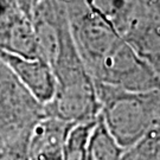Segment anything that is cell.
Listing matches in <instances>:
<instances>
[{
	"label": "cell",
	"instance_id": "1",
	"mask_svg": "<svg viewBox=\"0 0 160 160\" xmlns=\"http://www.w3.org/2000/svg\"><path fill=\"white\" fill-rule=\"evenodd\" d=\"M100 119L125 149L160 127V89L134 92L95 82Z\"/></svg>",
	"mask_w": 160,
	"mask_h": 160
},
{
	"label": "cell",
	"instance_id": "2",
	"mask_svg": "<svg viewBox=\"0 0 160 160\" xmlns=\"http://www.w3.org/2000/svg\"><path fill=\"white\" fill-rule=\"evenodd\" d=\"M45 115L44 104L32 96L0 56V146H29L33 127Z\"/></svg>",
	"mask_w": 160,
	"mask_h": 160
},
{
	"label": "cell",
	"instance_id": "3",
	"mask_svg": "<svg viewBox=\"0 0 160 160\" xmlns=\"http://www.w3.org/2000/svg\"><path fill=\"white\" fill-rule=\"evenodd\" d=\"M0 56L36 100L44 106L51 101L56 92V78L52 68L44 59L25 58L5 52H0Z\"/></svg>",
	"mask_w": 160,
	"mask_h": 160
},
{
	"label": "cell",
	"instance_id": "4",
	"mask_svg": "<svg viewBox=\"0 0 160 160\" xmlns=\"http://www.w3.org/2000/svg\"><path fill=\"white\" fill-rule=\"evenodd\" d=\"M0 52L25 58L39 57L33 25L23 12L0 28Z\"/></svg>",
	"mask_w": 160,
	"mask_h": 160
},
{
	"label": "cell",
	"instance_id": "5",
	"mask_svg": "<svg viewBox=\"0 0 160 160\" xmlns=\"http://www.w3.org/2000/svg\"><path fill=\"white\" fill-rule=\"evenodd\" d=\"M74 123L45 115L40 119L30 134L29 155L46 152H63L64 142Z\"/></svg>",
	"mask_w": 160,
	"mask_h": 160
},
{
	"label": "cell",
	"instance_id": "6",
	"mask_svg": "<svg viewBox=\"0 0 160 160\" xmlns=\"http://www.w3.org/2000/svg\"><path fill=\"white\" fill-rule=\"evenodd\" d=\"M88 151L92 160H120L123 152V148L106 129L100 116L92 132Z\"/></svg>",
	"mask_w": 160,
	"mask_h": 160
},
{
	"label": "cell",
	"instance_id": "7",
	"mask_svg": "<svg viewBox=\"0 0 160 160\" xmlns=\"http://www.w3.org/2000/svg\"><path fill=\"white\" fill-rule=\"evenodd\" d=\"M95 121L76 123L69 132L63 147V160H82L88 153L90 135L96 125Z\"/></svg>",
	"mask_w": 160,
	"mask_h": 160
},
{
	"label": "cell",
	"instance_id": "8",
	"mask_svg": "<svg viewBox=\"0 0 160 160\" xmlns=\"http://www.w3.org/2000/svg\"><path fill=\"white\" fill-rule=\"evenodd\" d=\"M120 160H160V128H154L123 149Z\"/></svg>",
	"mask_w": 160,
	"mask_h": 160
},
{
	"label": "cell",
	"instance_id": "9",
	"mask_svg": "<svg viewBox=\"0 0 160 160\" xmlns=\"http://www.w3.org/2000/svg\"><path fill=\"white\" fill-rule=\"evenodd\" d=\"M0 160H29L28 145L0 146Z\"/></svg>",
	"mask_w": 160,
	"mask_h": 160
},
{
	"label": "cell",
	"instance_id": "10",
	"mask_svg": "<svg viewBox=\"0 0 160 160\" xmlns=\"http://www.w3.org/2000/svg\"><path fill=\"white\" fill-rule=\"evenodd\" d=\"M20 12L14 0H0V28Z\"/></svg>",
	"mask_w": 160,
	"mask_h": 160
},
{
	"label": "cell",
	"instance_id": "11",
	"mask_svg": "<svg viewBox=\"0 0 160 160\" xmlns=\"http://www.w3.org/2000/svg\"><path fill=\"white\" fill-rule=\"evenodd\" d=\"M19 10L23 12L28 18L31 17L32 12L36 8V6L39 4L40 0H14Z\"/></svg>",
	"mask_w": 160,
	"mask_h": 160
},
{
	"label": "cell",
	"instance_id": "12",
	"mask_svg": "<svg viewBox=\"0 0 160 160\" xmlns=\"http://www.w3.org/2000/svg\"><path fill=\"white\" fill-rule=\"evenodd\" d=\"M29 160H63V152H46L29 155Z\"/></svg>",
	"mask_w": 160,
	"mask_h": 160
},
{
	"label": "cell",
	"instance_id": "13",
	"mask_svg": "<svg viewBox=\"0 0 160 160\" xmlns=\"http://www.w3.org/2000/svg\"><path fill=\"white\" fill-rule=\"evenodd\" d=\"M82 160H92V157H90V154H89V151H88V153H87L86 157H84V158H83Z\"/></svg>",
	"mask_w": 160,
	"mask_h": 160
},
{
	"label": "cell",
	"instance_id": "14",
	"mask_svg": "<svg viewBox=\"0 0 160 160\" xmlns=\"http://www.w3.org/2000/svg\"><path fill=\"white\" fill-rule=\"evenodd\" d=\"M159 128H160V127H159Z\"/></svg>",
	"mask_w": 160,
	"mask_h": 160
}]
</instances>
